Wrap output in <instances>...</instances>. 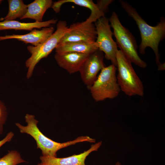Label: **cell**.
<instances>
[{
    "label": "cell",
    "instance_id": "6da1fadb",
    "mask_svg": "<svg viewBox=\"0 0 165 165\" xmlns=\"http://www.w3.org/2000/svg\"><path fill=\"white\" fill-rule=\"evenodd\" d=\"M119 1L121 7L128 16L134 20L139 29L141 38L139 46L140 53L145 54L146 48L147 47L151 48L155 54L156 63L158 66L161 64L159 44L165 37V18L161 17L160 22L156 26H151L142 18L135 9L130 5L123 0H120Z\"/></svg>",
    "mask_w": 165,
    "mask_h": 165
},
{
    "label": "cell",
    "instance_id": "7a4b0ae2",
    "mask_svg": "<svg viewBox=\"0 0 165 165\" xmlns=\"http://www.w3.org/2000/svg\"><path fill=\"white\" fill-rule=\"evenodd\" d=\"M34 115L26 114L25 116L27 125L24 126L19 123H15L20 132L31 136L35 141L37 148L40 149L42 156L57 157V152L60 149L76 143L85 141L94 143L95 140L87 136L79 137L75 139L64 143L54 141L44 135L38 129L37 124L38 121Z\"/></svg>",
    "mask_w": 165,
    "mask_h": 165
},
{
    "label": "cell",
    "instance_id": "3957f363",
    "mask_svg": "<svg viewBox=\"0 0 165 165\" xmlns=\"http://www.w3.org/2000/svg\"><path fill=\"white\" fill-rule=\"evenodd\" d=\"M108 20L120 50L132 63L142 68H146V63L140 58L138 54V47L134 37L122 25L117 13L113 12Z\"/></svg>",
    "mask_w": 165,
    "mask_h": 165
},
{
    "label": "cell",
    "instance_id": "277c9868",
    "mask_svg": "<svg viewBox=\"0 0 165 165\" xmlns=\"http://www.w3.org/2000/svg\"><path fill=\"white\" fill-rule=\"evenodd\" d=\"M116 77L117 83L121 90L129 96L144 95L143 85L136 73L131 62L119 50L116 55Z\"/></svg>",
    "mask_w": 165,
    "mask_h": 165
},
{
    "label": "cell",
    "instance_id": "5b68a950",
    "mask_svg": "<svg viewBox=\"0 0 165 165\" xmlns=\"http://www.w3.org/2000/svg\"><path fill=\"white\" fill-rule=\"evenodd\" d=\"M116 70V67L112 64L105 66L101 70L89 89L95 101L113 99L118 96L121 90L117 82Z\"/></svg>",
    "mask_w": 165,
    "mask_h": 165
},
{
    "label": "cell",
    "instance_id": "8992f818",
    "mask_svg": "<svg viewBox=\"0 0 165 165\" xmlns=\"http://www.w3.org/2000/svg\"><path fill=\"white\" fill-rule=\"evenodd\" d=\"M68 27L65 20H60L57 24V29L50 37L43 43L36 46H28L27 49L31 56L25 62L28 68L27 77L32 75L35 67L42 59L48 57L57 47L60 40L68 30Z\"/></svg>",
    "mask_w": 165,
    "mask_h": 165
},
{
    "label": "cell",
    "instance_id": "52a82bcc",
    "mask_svg": "<svg viewBox=\"0 0 165 165\" xmlns=\"http://www.w3.org/2000/svg\"><path fill=\"white\" fill-rule=\"evenodd\" d=\"M97 32L95 42L98 50L105 53V58L116 67V55L118 50L116 42L112 38L113 35L109 21L105 16L98 19L95 22Z\"/></svg>",
    "mask_w": 165,
    "mask_h": 165
},
{
    "label": "cell",
    "instance_id": "ba28073f",
    "mask_svg": "<svg viewBox=\"0 0 165 165\" xmlns=\"http://www.w3.org/2000/svg\"><path fill=\"white\" fill-rule=\"evenodd\" d=\"M97 36L96 29L93 23H88L85 21L77 22L70 25L58 43L78 41L94 42Z\"/></svg>",
    "mask_w": 165,
    "mask_h": 165
},
{
    "label": "cell",
    "instance_id": "9c48e42d",
    "mask_svg": "<svg viewBox=\"0 0 165 165\" xmlns=\"http://www.w3.org/2000/svg\"><path fill=\"white\" fill-rule=\"evenodd\" d=\"M104 58L103 53L97 50L89 55L79 71L82 81L88 89L96 79L99 72L105 67Z\"/></svg>",
    "mask_w": 165,
    "mask_h": 165
},
{
    "label": "cell",
    "instance_id": "30bf717a",
    "mask_svg": "<svg viewBox=\"0 0 165 165\" xmlns=\"http://www.w3.org/2000/svg\"><path fill=\"white\" fill-rule=\"evenodd\" d=\"M99 141L92 145L90 148L78 155H74L64 158L41 156L39 158L41 162L37 165H86V157L91 152L97 151L102 144Z\"/></svg>",
    "mask_w": 165,
    "mask_h": 165
},
{
    "label": "cell",
    "instance_id": "8fae6325",
    "mask_svg": "<svg viewBox=\"0 0 165 165\" xmlns=\"http://www.w3.org/2000/svg\"><path fill=\"white\" fill-rule=\"evenodd\" d=\"M69 2L87 8L90 10V16L85 21L88 23L95 22L100 17L105 16V13L107 12L99 2L97 1V3L95 4L92 0H60L54 2L51 7L56 13H58L62 5Z\"/></svg>",
    "mask_w": 165,
    "mask_h": 165
},
{
    "label": "cell",
    "instance_id": "7c38bea8",
    "mask_svg": "<svg viewBox=\"0 0 165 165\" xmlns=\"http://www.w3.org/2000/svg\"><path fill=\"white\" fill-rule=\"evenodd\" d=\"M54 31V28L52 26L43 28L40 30L35 29L26 34L0 36V41L15 39L22 41L25 44L30 43L35 46L46 41L53 33Z\"/></svg>",
    "mask_w": 165,
    "mask_h": 165
},
{
    "label": "cell",
    "instance_id": "4fadbf2b",
    "mask_svg": "<svg viewBox=\"0 0 165 165\" xmlns=\"http://www.w3.org/2000/svg\"><path fill=\"white\" fill-rule=\"evenodd\" d=\"M90 54L75 52L56 53L54 58L61 68L70 74L79 72L82 64Z\"/></svg>",
    "mask_w": 165,
    "mask_h": 165
},
{
    "label": "cell",
    "instance_id": "5bb4252c",
    "mask_svg": "<svg viewBox=\"0 0 165 165\" xmlns=\"http://www.w3.org/2000/svg\"><path fill=\"white\" fill-rule=\"evenodd\" d=\"M56 53L75 52L90 54L98 50L96 42L78 41L58 43L55 48Z\"/></svg>",
    "mask_w": 165,
    "mask_h": 165
},
{
    "label": "cell",
    "instance_id": "9a60e30c",
    "mask_svg": "<svg viewBox=\"0 0 165 165\" xmlns=\"http://www.w3.org/2000/svg\"><path fill=\"white\" fill-rule=\"evenodd\" d=\"M57 20L52 19L42 22H21L17 20L3 21L0 22V31L13 29L15 30L31 31L34 28H40L50 27L57 23Z\"/></svg>",
    "mask_w": 165,
    "mask_h": 165
},
{
    "label": "cell",
    "instance_id": "2e32d148",
    "mask_svg": "<svg viewBox=\"0 0 165 165\" xmlns=\"http://www.w3.org/2000/svg\"><path fill=\"white\" fill-rule=\"evenodd\" d=\"M52 4V0H35L27 5L26 13L21 20L28 18L42 22L45 13Z\"/></svg>",
    "mask_w": 165,
    "mask_h": 165
},
{
    "label": "cell",
    "instance_id": "e0dca14e",
    "mask_svg": "<svg viewBox=\"0 0 165 165\" xmlns=\"http://www.w3.org/2000/svg\"><path fill=\"white\" fill-rule=\"evenodd\" d=\"M8 12L0 21L13 20L17 18L21 19L25 15L27 10V5L22 0H8Z\"/></svg>",
    "mask_w": 165,
    "mask_h": 165
},
{
    "label": "cell",
    "instance_id": "ac0fdd59",
    "mask_svg": "<svg viewBox=\"0 0 165 165\" xmlns=\"http://www.w3.org/2000/svg\"><path fill=\"white\" fill-rule=\"evenodd\" d=\"M27 162L20 153L15 150L8 151L6 154L0 158V165H17Z\"/></svg>",
    "mask_w": 165,
    "mask_h": 165
},
{
    "label": "cell",
    "instance_id": "d6986e66",
    "mask_svg": "<svg viewBox=\"0 0 165 165\" xmlns=\"http://www.w3.org/2000/svg\"><path fill=\"white\" fill-rule=\"evenodd\" d=\"M8 113L6 107L0 100V135L2 134L4 126L7 119Z\"/></svg>",
    "mask_w": 165,
    "mask_h": 165
},
{
    "label": "cell",
    "instance_id": "ffe728a7",
    "mask_svg": "<svg viewBox=\"0 0 165 165\" xmlns=\"http://www.w3.org/2000/svg\"><path fill=\"white\" fill-rule=\"evenodd\" d=\"M14 134L12 131L8 132L2 140L0 141V148L6 143L10 142L14 136Z\"/></svg>",
    "mask_w": 165,
    "mask_h": 165
},
{
    "label": "cell",
    "instance_id": "44dd1931",
    "mask_svg": "<svg viewBox=\"0 0 165 165\" xmlns=\"http://www.w3.org/2000/svg\"><path fill=\"white\" fill-rule=\"evenodd\" d=\"M165 63H161V64L158 66V69L159 71H162L165 70Z\"/></svg>",
    "mask_w": 165,
    "mask_h": 165
},
{
    "label": "cell",
    "instance_id": "7402d4cb",
    "mask_svg": "<svg viewBox=\"0 0 165 165\" xmlns=\"http://www.w3.org/2000/svg\"><path fill=\"white\" fill-rule=\"evenodd\" d=\"M115 165H122L121 163L119 162H117Z\"/></svg>",
    "mask_w": 165,
    "mask_h": 165
},
{
    "label": "cell",
    "instance_id": "603a6c76",
    "mask_svg": "<svg viewBox=\"0 0 165 165\" xmlns=\"http://www.w3.org/2000/svg\"><path fill=\"white\" fill-rule=\"evenodd\" d=\"M2 0H0V4H1V3H2Z\"/></svg>",
    "mask_w": 165,
    "mask_h": 165
}]
</instances>
